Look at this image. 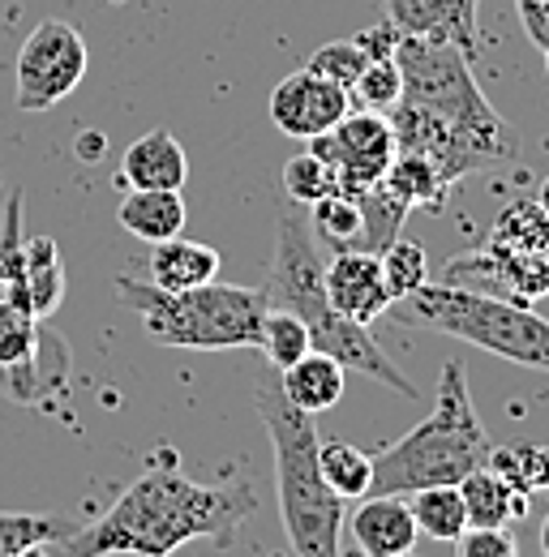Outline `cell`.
Returning <instances> with one entry per match:
<instances>
[{
  "instance_id": "cell-1",
  "label": "cell",
  "mask_w": 549,
  "mask_h": 557,
  "mask_svg": "<svg viewBox=\"0 0 549 557\" xmlns=\"http://www.w3.org/2000/svg\"><path fill=\"white\" fill-rule=\"evenodd\" d=\"M258 493L249 481L236 485H198L185 476L172 455L150 459L134 485L86 528L48 545V557H172L181 545L210 541L228 549L245 519H254Z\"/></svg>"
},
{
  "instance_id": "cell-2",
  "label": "cell",
  "mask_w": 549,
  "mask_h": 557,
  "mask_svg": "<svg viewBox=\"0 0 549 557\" xmlns=\"http://www.w3.org/2000/svg\"><path fill=\"white\" fill-rule=\"evenodd\" d=\"M258 417L267 424L274 450V493H279V515L283 532L292 541L296 557H343V497L322 481L318 472V424L309 412H301L271 364L258 373L254 391Z\"/></svg>"
},
{
  "instance_id": "cell-3",
  "label": "cell",
  "mask_w": 549,
  "mask_h": 557,
  "mask_svg": "<svg viewBox=\"0 0 549 557\" xmlns=\"http://www.w3.org/2000/svg\"><path fill=\"white\" fill-rule=\"evenodd\" d=\"M489 450H493V442H489L477 408H473L468 377H464L460 360H447L442 377H438L434 412L420 424H412L400 442H391L387 450L374 455L369 493L408 497L416 488L460 485L468 472L489 463Z\"/></svg>"
},
{
  "instance_id": "cell-4",
  "label": "cell",
  "mask_w": 549,
  "mask_h": 557,
  "mask_svg": "<svg viewBox=\"0 0 549 557\" xmlns=\"http://www.w3.org/2000/svg\"><path fill=\"white\" fill-rule=\"evenodd\" d=\"M112 287H117V300L134 309L146 335L163 348H258L263 322L271 313L258 287H236V283H215V278L203 287L168 292L134 275H117Z\"/></svg>"
},
{
  "instance_id": "cell-5",
  "label": "cell",
  "mask_w": 549,
  "mask_h": 557,
  "mask_svg": "<svg viewBox=\"0 0 549 557\" xmlns=\"http://www.w3.org/2000/svg\"><path fill=\"white\" fill-rule=\"evenodd\" d=\"M395 65L404 77V103L429 112L442 129H451L473 150L477 168H493L520 154L515 129L485 99V90L473 77V57L464 48L400 35Z\"/></svg>"
},
{
  "instance_id": "cell-6",
  "label": "cell",
  "mask_w": 549,
  "mask_h": 557,
  "mask_svg": "<svg viewBox=\"0 0 549 557\" xmlns=\"http://www.w3.org/2000/svg\"><path fill=\"white\" fill-rule=\"evenodd\" d=\"M408 318L425 331L464 339L511 364L549 373V322L533 305H515L455 283H425L408 296Z\"/></svg>"
},
{
  "instance_id": "cell-7",
  "label": "cell",
  "mask_w": 549,
  "mask_h": 557,
  "mask_svg": "<svg viewBox=\"0 0 549 557\" xmlns=\"http://www.w3.org/2000/svg\"><path fill=\"white\" fill-rule=\"evenodd\" d=\"M258 292L267 296L271 309L296 313L305 326H314V322H322L331 313V300H327V258L318 249V236H314L309 219H301L292 210L279 219L267 278H263Z\"/></svg>"
},
{
  "instance_id": "cell-8",
  "label": "cell",
  "mask_w": 549,
  "mask_h": 557,
  "mask_svg": "<svg viewBox=\"0 0 549 557\" xmlns=\"http://www.w3.org/2000/svg\"><path fill=\"white\" fill-rule=\"evenodd\" d=\"M86 70H90V52L77 26L48 17L22 39L17 70H13V82H17L13 99L22 112H48L82 86Z\"/></svg>"
},
{
  "instance_id": "cell-9",
  "label": "cell",
  "mask_w": 549,
  "mask_h": 557,
  "mask_svg": "<svg viewBox=\"0 0 549 557\" xmlns=\"http://www.w3.org/2000/svg\"><path fill=\"white\" fill-rule=\"evenodd\" d=\"M309 150L318 159H327L340 176L343 194H365L382 181V172L391 168L395 159V129H391V116L382 112H365V108H347L335 129L309 138Z\"/></svg>"
},
{
  "instance_id": "cell-10",
  "label": "cell",
  "mask_w": 549,
  "mask_h": 557,
  "mask_svg": "<svg viewBox=\"0 0 549 557\" xmlns=\"http://www.w3.org/2000/svg\"><path fill=\"white\" fill-rule=\"evenodd\" d=\"M447 283L489 292V296H502L515 305H537L549 296V253H515V249L489 240L485 249L460 253L447 267Z\"/></svg>"
},
{
  "instance_id": "cell-11",
  "label": "cell",
  "mask_w": 549,
  "mask_h": 557,
  "mask_svg": "<svg viewBox=\"0 0 549 557\" xmlns=\"http://www.w3.org/2000/svg\"><path fill=\"white\" fill-rule=\"evenodd\" d=\"M347 108H352L347 90L335 86V82H327V77H318L314 70L288 73L271 90V103H267L274 129L301 141L335 129L343 116H347Z\"/></svg>"
},
{
  "instance_id": "cell-12",
  "label": "cell",
  "mask_w": 549,
  "mask_h": 557,
  "mask_svg": "<svg viewBox=\"0 0 549 557\" xmlns=\"http://www.w3.org/2000/svg\"><path fill=\"white\" fill-rule=\"evenodd\" d=\"M327 300L343 318L374 326L395 305L382 283V258L369 249H335L327 262Z\"/></svg>"
},
{
  "instance_id": "cell-13",
  "label": "cell",
  "mask_w": 549,
  "mask_h": 557,
  "mask_svg": "<svg viewBox=\"0 0 549 557\" xmlns=\"http://www.w3.org/2000/svg\"><path fill=\"white\" fill-rule=\"evenodd\" d=\"M480 0H387V22L408 39L455 44L477 57Z\"/></svg>"
},
{
  "instance_id": "cell-14",
  "label": "cell",
  "mask_w": 549,
  "mask_h": 557,
  "mask_svg": "<svg viewBox=\"0 0 549 557\" xmlns=\"http://www.w3.org/2000/svg\"><path fill=\"white\" fill-rule=\"evenodd\" d=\"M347 532H352L361 557H404L420 541L416 519H412L408 502L400 493H369V497H361Z\"/></svg>"
},
{
  "instance_id": "cell-15",
  "label": "cell",
  "mask_w": 549,
  "mask_h": 557,
  "mask_svg": "<svg viewBox=\"0 0 549 557\" xmlns=\"http://www.w3.org/2000/svg\"><path fill=\"white\" fill-rule=\"evenodd\" d=\"M69 386V344L39 322V344L26 360L0 369V391L13 404H52Z\"/></svg>"
},
{
  "instance_id": "cell-16",
  "label": "cell",
  "mask_w": 549,
  "mask_h": 557,
  "mask_svg": "<svg viewBox=\"0 0 549 557\" xmlns=\"http://www.w3.org/2000/svg\"><path fill=\"white\" fill-rule=\"evenodd\" d=\"M185 181H190V154L168 129H150L134 146H125L121 185H130V189H185Z\"/></svg>"
},
{
  "instance_id": "cell-17",
  "label": "cell",
  "mask_w": 549,
  "mask_h": 557,
  "mask_svg": "<svg viewBox=\"0 0 549 557\" xmlns=\"http://www.w3.org/2000/svg\"><path fill=\"white\" fill-rule=\"evenodd\" d=\"M185 219H190V210H185L181 189H130L121 198V207H117V223L130 236L146 240V245H159V240L181 236L185 232Z\"/></svg>"
},
{
  "instance_id": "cell-18",
  "label": "cell",
  "mask_w": 549,
  "mask_h": 557,
  "mask_svg": "<svg viewBox=\"0 0 549 557\" xmlns=\"http://www.w3.org/2000/svg\"><path fill=\"white\" fill-rule=\"evenodd\" d=\"M343 377H347V369H343L340 360H331L322 351H305L296 364H288L279 373V386H283V395L301 412L322 417V412H331L343 399Z\"/></svg>"
},
{
  "instance_id": "cell-19",
  "label": "cell",
  "mask_w": 549,
  "mask_h": 557,
  "mask_svg": "<svg viewBox=\"0 0 549 557\" xmlns=\"http://www.w3.org/2000/svg\"><path fill=\"white\" fill-rule=\"evenodd\" d=\"M219 275V253L203 240H159L150 245V283L168 287V292H185V287H203Z\"/></svg>"
},
{
  "instance_id": "cell-20",
  "label": "cell",
  "mask_w": 549,
  "mask_h": 557,
  "mask_svg": "<svg viewBox=\"0 0 549 557\" xmlns=\"http://www.w3.org/2000/svg\"><path fill=\"white\" fill-rule=\"evenodd\" d=\"M378 185L408 210H442L451 198V185L442 181V172L429 159L408 154V150H395V159H391V168L382 172Z\"/></svg>"
},
{
  "instance_id": "cell-21",
  "label": "cell",
  "mask_w": 549,
  "mask_h": 557,
  "mask_svg": "<svg viewBox=\"0 0 549 557\" xmlns=\"http://www.w3.org/2000/svg\"><path fill=\"white\" fill-rule=\"evenodd\" d=\"M460 497H464V510H468V528H502V523H515L528 510V497L515 493L493 468L468 472L460 481Z\"/></svg>"
},
{
  "instance_id": "cell-22",
  "label": "cell",
  "mask_w": 549,
  "mask_h": 557,
  "mask_svg": "<svg viewBox=\"0 0 549 557\" xmlns=\"http://www.w3.org/2000/svg\"><path fill=\"white\" fill-rule=\"evenodd\" d=\"M22 287L30 300L35 318H48L65 300V262L52 236H30L26 240V267H22Z\"/></svg>"
},
{
  "instance_id": "cell-23",
  "label": "cell",
  "mask_w": 549,
  "mask_h": 557,
  "mask_svg": "<svg viewBox=\"0 0 549 557\" xmlns=\"http://www.w3.org/2000/svg\"><path fill=\"white\" fill-rule=\"evenodd\" d=\"M408 510L412 519H416V532L429 536V541L455 545V536L468 528V510H464L460 485L416 488V493H408Z\"/></svg>"
},
{
  "instance_id": "cell-24",
  "label": "cell",
  "mask_w": 549,
  "mask_h": 557,
  "mask_svg": "<svg viewBox=\"0 0 549 557\" xmlns=\"http://www.w3.org/2000/svg\"><path fill=\"white\" fill-rule=\"evenodd\" d=\"M489 240H498L515 253H549V214L537 198H515L498 210Z\"/></svg>"
},
{
  "instance_id": "cell-25",
  "label": "cell",
  "mask_w": 549,
  "mask_h": 557,
  "mask_svg": "<svg viewBox=\"0 0 549 557\" xmlns=\"http://www.w3.org/2000/svg\"><path fill=\"white\" fill-rule=\"evenodd\" d=\"M318 472H322V481L335 488L343 502L347 497H369L374 455H365L352 442H318Z\"/></svg>"
},
{
  "instance_id": "cell-26",
  "label": "cell",
  "mask_w": 549,
  "mask_h": 557,
  "mask_svg": "<svg viewBox=\"0 0 549 557\" xmlns=\"http://www.w3.org/2000/svg\"><path fill=\"white\" fill-rule=\"evenodd\" d=\"M77 523L61 515H30V510H0V557L22 549H48L52 541L69 536Z\"/></svg>"
},
{
  "instance_id": "cell-27",
  "label": "cell",
  "mask_w": 549,
  "mask_h": 557,
  "mask_svg": "<svg viewBox=\"0 0 549 557\" xmlns=\"http://www.w3.org/2000/svg\"><path fill=\"white\" fill-rule=\"evenodd\" d=\"M485 468H493L515 493L537 497L549 488V446H493Z\"/></svg>"
},
{
  "instance_id": "cell-28",
  "label": "cell",
  "mask_w": 549,
  "mask_h": 557,
  "mask_svg": "<svg viewBox=\"0 0 549 557\" xmlns=\"http://www.w3.org/2000/svg\"><path fill=\"white\" fill-rule=\"evenodd\" d=\"M309 227L318 236V245H331L335 249H356L361 245V202L352 194H327L322 202L309 207Z\"/></svg>"
},
{
  "instance_id": "cell-29",
  "label": "cell",
  "mask_w": 549,
  "mask_h": 557,
  "mask_svg": "<svg viewBox=\"0 0 549 557\" xmlns=\"http://www.w3.org/2000/svg\"><path fill=\"white\" fill-rule=\"evenodd\" d=\"M258 351L267 356L274 373H283L288 364H296L305 351H314L309 344V326L296 318V313H283V309H271L267 322H263V339H258Z\"/></svg>"
},
{
  "instance_id": "cell-30",
  "label": "cell",
  "mask_w": 549,
  "mask_h": 557,
  "mask_svg": "<svg viewBox=\"0 0 549 557\" xmlns=\"http://www.w3.org/2000/svg\"><path fill=\"white\" fill-rule=\"evenodd\" d=\"M283 189H288V198L296 207H314V202H322L327 194L340 189V176H335V168L327 159H318L314 150H305V154H292L283 163Z\"/></svg>"
},
{
  "instance_id": "cell-31",
  "label": "cell",
  "mask_w": 549,
  "mask_h": 557,
  "mask_svg": "<svg viewBox=\"0 0 549 557\" xmlns=\"http://www.w3.org/2000/svg\"><path fill=\"white\" fill-rule=\"evenodd\" d=\"M378 258H382V283H387L391 300H408L412 292H420L429 283V258L412 240H391Z\"/></svg>"
},
{
  "instance_id": "cell-32",
  "label": "cell",
  "mask_w": 549,
  "mask_h": 557,
  "mask_svg": "<svg viewBox=\"0 0 549 557\" xmlns=\"http://www.w3.org/2000/svg\"><path fill=\"white\" fill-rule=\"evenodd\" d=\"M347 99H352L356 108H365V112H382V116H391V108L404 99V77H400L395 57H387V61H369L365 73L352 82Z\"/></svg>"
},
{
  "instance_id": "cell-33",
  "label": "cell",
  "mask_w": 549,
  "mask_h": 557,
  "mask_svg": "<svg viewBox=\"0 0 549 557\" xmlns=\"http://www.w3.org/2000/svg\"><path fill=\"white\" fill-rule=\"evenodd\" d=\"M365 65H369V57H365V48L356 39H335V44H322L309 57L305 70H314L318 77H327V82H335L343 90H352V82L365 73Z\"/></svg>"
},
{
  "instance_id": "cell-34",
  "label": "cell",
  "mask_w": 549,
  "mask_h": 557,
  "mask_svg": "<svg viewBox=\"0 0 549 557\" xmlns=\"http://www.w3.org/2000/svg\"><path fill=\"white\" fill-rule=\"evenodd\" d=\"M39 322L44 318H35V313L0 300V369L26 360L35 351V344H39Z\"/></svg>"
},
{
  "instance_id": "cell-35",
  "label": "cell",
  "mask_w": 549,
  "mask_h": 557,
  "mask_svg": "<svg viewBox=\"0 0 549 557\" xmlns=\"http://www.w3.org/2000/svg\"><path fill=\"white\" fill-rule=\"evenodd\" d=\"M22 194H9L4 214H0V278L4 283H22V267H26V240H22Z\"/></svg>"
},
{
  "instance_id": "cell-36",
  "label": "cell",
  "mask_w": 549,
  "mask_h": 557,
  "mask_svg": "<svg viewBox=\"0 0 549 557\" xmlns=\"http://www.w3.org/2000/svg\"><path fill=\"white\" fill-rule=\"evenodd\" d=\"M455 557H520V541L511 523L502 528H464L455 536Z\"/></svg>"
},
{
  "instance_id": "cell-37",
  "label": "cell",
  "mask_w": 549,
  "mask_h": 557,
  "mask_svg": "<svg viewBox=\"0 0 549 557\" xmlns=\"http://www.w3.org/2000/svg\"><path fill=\"white\" fill-rule=\"evenodd\" d=\"M356 44L365 48V57H369V61H387V57H395L400 30H395V26L382 17V22H374L369 30H361V35H356Z\"/></svg>"
},
{
  "instance_id": "cell-38",
  "label": "cell",
  "mask_w": 549,
  "mask_h": 557,
  "mask_svg": "<svg viewBox=\"0 0 549 557\" xmlns=\"http://www.w3.org/2000/svg\"><path fill=\"white\" fill-rule=\"evenodd\" d=\"M515 13L524 22V35L537 48H549V0H515Z\"/></svg>"
},
{
  "instance_id": "cell-39",
  "label": "cell",
  "mask_w": 549,
  "mask_h": 557,
  "mask_svg": "<svg viewBox=\"0 0 549 557\" xmlns=\"http://www.w3.org/2000/svg\"><path fill=\"white\" fill-rule=\"evenodd\" d=\"M77 150H82V159H86V163H95V159H99V150H103V138H82L77 141Z\"/></svg>"
},
{
  "instance_id": "cell-40",
  "label": "cell",
  "mask_w": 549,
  "mask_h": 557,
  "mask_svg": "<svg viewBox=\"0 0 549 557\" xmlns=\"http://www.w3.org/2000/svg\"><path fill=\"white\" fill-rule=\"evenodd\" d=\"M537 202H541V210L549 214V176L541 181V189H537Z\"/></svg>"
},
{
  "instance_id": "cell-41",
  "label": "cell",
  "mask_w": 549,
  "mask_h": 557,
  "mask_svg": "<svg viewBox=\"0 0 549 557\" xmlns=\"http://www.w3.org/2000/svg\"><path fill=\"white\" fill-rule=\"evenodd\" d=\"M541 554L549 557V515L541 519Z\"/></svg>"
},
{
  "instance_id": "cell-42",
  "label": "cell",
  "mask_w": 549,
  "mask_h": 557,
  "mask_svg": "<svg viewBox=\"0 0 549 557\" xmlns=\"http://www.w3.org/2000/svg\"><path fill=\"white\" fill-rule=\"evenodd\" d=\"M4 292H9V283H4V278H0V300H4Z\"/></svg>"
},
{
  "instance_id": "cell-43",
  "label": "cell",
  "mask_w": 549,
  "mask_h": 557,
  "mask_svg": "<svg viewBox=\"0 0 549 557\" xmlns=\"http://www.w3.org/2000/svg\"><path fill=\"white\" fill-rule=\"evenodd\" d=\"M541 52H546V73H549V48H541Z\"/></svg>"
},
{
  "instance_id": "cell-44",
  "label": "cell",
  "mask_w": 549,
  "mask_h": 557,
  "mask_svg": "<svg viewBox=\"0 0 549 557\" xmlns=\"http://www.w3.org/2000/svg\"><path fill=\"white\" fill-rule=\"evenodd\" d=\"M356 557H361V554H356ZM404 557H416V554H404Z\"/></svg>"
},
{
  "instance_id": "cell-45",
  "label": "cell",
  "mask_w": 549,
  "mask_h": 557,
  "mask_svg": "<svg viewBox=\"0 0 549 557\" xmlns=\"http://www.w3.org/2000/svg\"><path fill=\"white\" fill-rule=\"evenodd\" d=\"M44 557H48V549H44Z\"/></svg>"
},
{
  "instance_id": "cell-46",
  "label": "cell",
  "mask_w": 549,
  "mask_h": 557,
  "mask_svg": "<svg viewBox=\"0 0 549 557\" xmlns=\"http://www.w3.org/2000/svg\"><path fill=\"white\" fill-rule=\"evenodd\" d=\"M271 557H279V554H271Z\"/></svg>"
}]
</instances>
